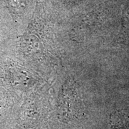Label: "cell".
Here are the masks:
<instances>
[{
    "label": "cell",
    "mask_w": 129,
    "mask_h": 129,
    "mask_svg": "<svg viewBox=\"0 0 129 129\" xmlns=\"http://www.w3.org/2000/svg\"><path fill=\"white\" fill-rule=\"evenodd\" d=\"M111 120V129H129V108L115 112Z\"/></svg>",
    "instance_id": "cell-1"
}]
</instances>
